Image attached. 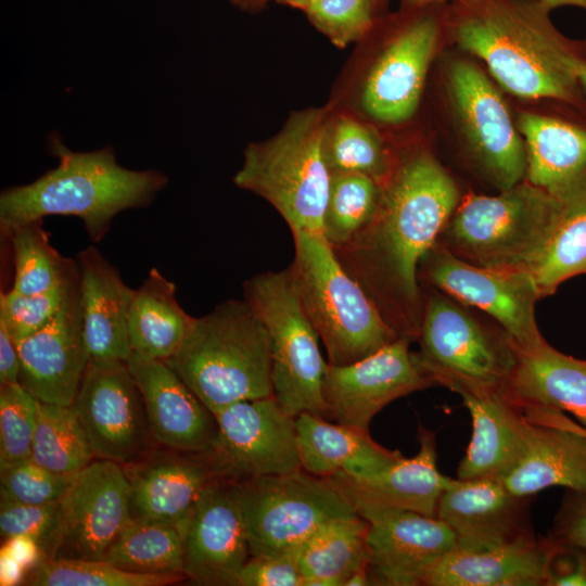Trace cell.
Masks as SVG:
<instances>
[{"mask_svg": "<svg viewBox=\"0 0 586 586\" xmlns=\"http://www.w3.org/2000/svg\"><path fill=\"white\" fill-rule=\"evenodd\" d=\"M459 202L456 182L433 155L421 151L403 156L381 184L368 226L332 247L387 324L411 342L418 340L423 313L419 265Z\"/></svg>", "mask_w": 586, "mask_h": 586, "instance_id": "6da1fadb", "label": "cell"}, {"mask_svg": "<svg viewBox=\"0 0 586 586\" xmlns=\"http://www.w3.org/2000/svg\"><path fill=\"white\" fill-rule=\"evenodd\" d=\"M536 0H456L446 27L501 88L522 99L576 103L581 58Z\"/></svg>", "mask_w": 586, "mask_h": 586, "instance_id": "7a4b0ae2", "label": "cell"}, {"mask_svg": "<svg viewBox=\"0 0 586 586\" xmlns=\"http://www.w3.org/2000/svg\"><path fill=\"white\" fill-rule=\"evenodd\" d=\"M47 151L59 164L34 181L0 194V231L47 216L79 218L89 238L100 242L119 213L149 206L168 183L156 169L122 166L113 146L73 151L59 132L47 137Z\"/></svg>", "mask_w": 586, "mask_h": 586, "instance_id": "3957f363", "label": "cell"}, {"mask_svg": "<svg viewBox=\"0 0 586 586\" xmlns=\"http://www.w3.org/2000/svg\"><path fill=\"white\" fill-rule=\"evenodd\" d=\"M165 362L213 413L240 400L272 395L270 337L244 300L221 302L196 318Z\"/></svg>", "mask_w": 586, "mask_h": 586, "instance_id": "277c9868", "label": "cell"}, {"mask_svg": "<svg viewBox=\"0 0 586 586\" xmlns=\"http://www.w3.org/2000/svg\"><path fill=\"white\" fill-rule=\"evenodd\" d=\"M292 235L289 280L327 351L329 365L355 362L400 337L342 267L322 233L295 231Z\"/></svg>", "mask_w": 586, "mask_h": 586, "instance_id": "5b68a950", "label": "cell"}, {"mask_svg": "<svg viewBox=\"0 0 586 586\" xmlns=\"http://www.w3.org/2000/svg\"><path fill=\"white\" fill-rule=\"evenodd\" d=\"M573 211L523 180L495 195L470 194L460 200L437 243L476 266L527 271Z\"/></svg>", "mask_w": 586, "mask_h": 586, "instance_id": "8992f818", "label": "cell"}, {"mask_svg": "<svg viewBox=\"0 0 586 586\" xmlns=\"http://www.w3.org/2000/svg\"><path fill=\"white\" fill-rule=\"evenodd\" d=\"M423 313L418 358L436 385L458 395H509L518 347L493 319L429 285H421Z\"/></svg>", "mask_w": 586, "mask_h": 586, "instance_id": "52a82bcc", "label": "cell"}, {"mask_svg": "<svg viewBox=\"0 0 586 586\" xmlns=\"http://www.w3.org/2000/svg\"><path fill=\"white\" fill-rule=\"evenodd\" d=\"M326 107L293 112L272 137L251 142L233 183L267 201L291 232L323 230L330 171L322 154Z\"/></svg>", "mask_w": 586, "mask_h": 586, "instance_id": "ba28073f", "label": "cell"}, {"mask_svg": "<svg viewBox=\"0 0 586 586\" xmlns=\"http://www.w3.org/2000/svg\"><path fill=\"white\" fill-rule=\"evenodd\" d=\"M244 301L264 322L271 346L272 396L285 412L327 418L322 385L328 367L319 336L303 311L286 269L243 283Z\"/></svg>", "mask_w": 586, "mask_h": 586, "instance_id": "9c48e42d", "label": "cell"}, {"mask_svg": "<svg viewBox=\"0 0 586 586\" xmlns=\"http://www.w3.org/2000/svg\"><path fill=\"white\" fill-rule=\"evenodd\" d=\"M235 486L251 556L297 553L326 524L358 515L330 479L303 469Z\"/></svg>", "mask_w": 586, "mask_h": 586, "instance_id": "30bf717a", "label": "cell"}, {"mask_svg": "<svg viewBox=\"0 0 586 586\" xmlns=\"http://www.w3.org/2000/svg\"><path fill=\"white\" fill-rule=\"evenodd\" d=\"M441 4V3H438ZM438 4L403 9L384 48L360 85L361 113L380 124L398 125L416 113L447 11Z\"/></svg>", "mask_w": 586, "mask_h": 586, "instance_id": "8fae6325", "label": "cell"}, {"mask_svg": "<svg viewBox=\"0 0 586 586\" xmlns=\"http://www.w3.org/2000/svg\"><path fill=\"white\" fill-rule=\"evenodd\" d=\"M418 278L421 285L435 288L488 316L521 351L532 349L546 341L535 315L540 297L526 271L476 266L436 242L422 258Z\"/></svg>", "mask_w": 586, "mask_h": 586, "instance_id": "7c38bea8", "label": "cell"}, {"mask_svg": "<svg viewBox=\"0 0 586 586\" xmlns=\"http://www.w3.org/2000/svg\"><path fill=\"white\" fill-rule=\"evenodd\" d=\"M71 406L94 459L127 466L152 451L144 402L126 361L89 360Z\"/></svg>", "mask_w": 586, "mask_h": 586, "instance_id": "4fadbf2b", "label": "cell"}, {"mask_svg": "<svg viewBox=\"0 0 586 586\" xmlns=\"http://www.w3.org/2000/svg\"><path fill=\"white\" fill-rule=\"evenodd\" d=\"M214 415L217 434L206 453L221 477L240 482L302 469L296 417L272 395L240 400Z\"/></svg>", "mask_w": 586, "mask_h": 586, "instance_id": "5bb4252c", "label": "cell"}, {"mask_svg": "<svg viewBox=\"0 0 586 586\" xmlns=\"http://www.w3.org/2000/svg\"><path fill=\"white\" fill-rule=\"evenodd\" d=\"M447 88L468 146L487 180L499 191L523 181L524 141L489 78L473 63L460 60L449 67Z\"/></svg>", "mask_w": 586, "mask_h": 586, "instance_id": "9a60e30c", "label": "cell"}, {"mask_svg": "<svg viewBox=\"0 0 586 586\" xmlns=\"http://www.w3.org/2000/svg\"><path fill=\"white\" fill-rule=\"evenodd\" d=\"M59 530L49 559L104 560L131 520L124 466L93 459L59 501Z\"/></svg>", "mask_w": 586, "mask_h": 586, "instance_id": "2e32d148", "label": "cell"}, {"mask_svg": "<svg viewBox=\"0 0 586 586\" xmlns=\"http://www.w3.org/2000/svg\"><path fill=\"white\" fill-rule=\"evenodd\" d=\"M411 343L398 337L355 362L328 364L322 385L327 418L369 431L373 417L393 400L436 386Z\"/></svg>", "mask_w": 586, "mask_h": 586, "instance_id": "e0dca14e", "label": "cell"}, {"mask_svg": "<svg viewBox=\"0 0 586 586\" xmlns=\"http://www.w3.org/2000/svg\"><path fill=\"white\" fill-rule=\"evenodd\" d=\"M16 345L21 362L18 383L39 402L71 406L90 360L82 329L77 262L58 313Z\"/></svg>", "mask_w": 586, "mask_h": 586, "instance_id": "ac0fdd59", "label": "cell"}, {"mask_svg": "<svg viewBox=\"0 0 586 586\" xmlns=\"http://www.w3.org/2000/svg\"><path fill=\"white\" fill-rule=\"evenodd\" d=\"M251 557L235 482L217 479L198 500L183 530V573L195 585L238 586Z\"/></svg>", "mask_w": 586, "mask_h": 586, "instance_id": "d6986e66", "label": "cell"}, {"mask_svg": "<svg viewBox=\"0 0 586 586\" xmlns=\"http://www.w3.org/2000/svg\"><path fill=\"white\" fill-rule=\"evenodd\" d=\"M362 518L369 523L368 566L377 585H424L432 570L457 547L454 532L436 517L381 510Z\"/></svg>", "mask_w": 586, "mask_h": 586, "instance_id": "ffe728a7", "label": "cell"}, {"mask_svg": "<svg viewBox=\"0 0 586 586\" xmlns=\"http://www.w3.org/2000/svg\"><path fill=\"white\" fill-rule=\"evenodd\" d=\"M170 450H152L124 466L130 485L132 520L184 527L206 487L224 479L206 451Z\"/></svg>", "mask_w": 586, "mask_h": 586, "instance_id": "44dd1931", "label": "cell"}, {"mask_svg": "<svg viewBox=\"0 0 586 586\" xmlns=\"http://www.w3.org/2000/svg\"><path fill=\"white\" fill-rule=\"evenodd\" d=\"M530 497L512 494L496 477L450 479L436 518L455 534L457 547L479 550L534 533L528 518Z\"/></svg>", "mask_w": 586, "mask_h": 586, "instance_id": "7402d4cb", "label": "cell"}, {"mask_svg": "<svg viewBox=\"0 0 586 586\" xmlns=\"http://www.w3.org/2000/svg\"><path fill=\"white\" fill-rule=\"evenodd\" d=\"M127 366L142 395L154 442L205 453L217 434L215 415L164 360L131 354Z\"/></svg>", "mask_w": 586, "mask_h": 586, "instance_id": "603a6c76", "label": "cell"}, {"mask_svg": "<svg viewBox=\"0 0 586 586\" xmlns=\"http://www.w3.org/2000/svg\"><path fill=\"white\" fill-rule=\"evenodd\" d=\"M418 442L416 456L403 457L377 474L357 477L339 473L328 479L361 518L381 510L436 517L440 498L451 477L437 469L435 434L420 424Z\"/></svg>", "mask_w": 586, "mask_h": 586, "instance_id": "cb8c5ba5", "label": "cell"}, {"mask_svg": "<svg viewBox=\"0 0 586 586\" xmlns=\"http://www.w3.org/2000/svg\"><path fill=\"white\" fill-rule=\"evenodd\" d=\"M533 422L524 455L502 480L514 495L531 497L560 486L586 494V432L563 416L543 407H522Z\"/></svg>", "mask_w": 586, "mask_h": 586, "instance_id": "d4e9b609", "label": "cell"}, {"mask_svg": "<svg viewBox=\"0 0 586 586\" xmlns=\"http://www.w3.org/2000/svg\"><path fill=\"white\" fill-rule=\"evenodd\" d=\"M76 262L82 329L90 360L126 361L132 354L128 315L135 290L94 246L81 250Z\"/></svg>", "mask_w": 586, "mask_h": 586, "instance_id": "484cf974", "label": "cell"}, {"mask_svg": "<svg viewBox=\"0 0 586 586\" xmlns=\"http://www.w3.org/2000/svg\"><path fill=\"white\" fill-rule=\"evenodd\" d=\"M518 129L526 151L525 180L574 209L586 206V130L534 113H522Z\"/></svg>", "mask_w": 586, "mask_h": 586, "instance_id": "4316f807", "label": "cell"}, {"mask_svg": "<svg viewBox=\"0 0 586 586\" xmlns=\"http://www.w3.org/2000/svg\"><path fill=\"white\" fill-rule=\"evenodd\" d=\"M552 550L534 533L494 547H456L432 570L425 586H546Z\"/></svg>", "mask_w": 586, "mask_h": 586, "instance_id": "83f0119b", "label": "cell"}, {"mask_svg": "<svg viewBox=\"0 0 586 586\" xmlns=\"http://www.w3.org/2000/svg\"><path fill=\"white\" fill-rule=\"evenodd\" d=\"M472 420V436L457 477L504 480L526 449L533 422L509 395L461 396Z\"/></svg>", "mask_w": 586, "mask_h": 586, "instance_id": "f1b7e54d", "label": "cell"}, {"mask_svg": "<svg viewBox=\"0 0 586 586\" xmlns=\"http://www.w3.org/2000/svg\"><path fill=\"white\" fill-rule=\"evenodd\" d=\"M296 432L302 469L320 477L370 476L403 458L398 450L377 443L369 431L309 412L296 417Z\"/></svg>", "mask_w": 586, "mask_h": 586, "instance_id": "f546056e", "label": "cell"}, {"mask_svg": "<svg viewBox=\"0 0 586 586\" xmlns=\"http://www.w3.org/2000/svg\"><path fill=\"white\" fill-rule=\"evenodd\" d=\"M509 396L521 407L568 411L586 432V359L561 353L547 341L532 349L518 348Z\"/></svg>", "mask_w": 586, "mask_h": 586, "instance_id": "4dcf8cb0", "label": "cell"}, {"mask_svg": "<svg viewBox=\"0 0 586 586\" xmlns=\"http://www.w3.org/2000/svg\"><path fill=\"white\" fill-rule=\"evenodd\" d=\"M196 318L176 297V285L152 268L135 290L128 315L133 354L158 360L171 357L182 345Z\"/></svg>", "mask_w": 586, "mask_h": 586, "instance_id": "1f68e13d", "label": "cell"}, {"mask_svg": "<svg viewBox=\"0 0 586 586\" xmlns=\"http://www.w3.org/2000/svg\"><path fill=\"white\" fill-rule=\"evenodd\" d=\"M369 523L356 515L322 526L298 550L304 586H344L358 569L368 565Z\"/></svg>", "mask_w": 586, "mask_h": 586, "instance_id": "d6a6232c", "label": "cell"}, {"mask_svg": "<svg viewBox=\"0 0 586 586\" xmlns=\"http://www.w3.org/2000/svg\"><path fill=\"white\" fill-rule=\"evenodd\" d=\"M322 154L330 174L354 173L382 184L394 161L373 126L354 113L329 110L322 135Z\"/></svg>", "mask_w": 586, "mask_h": 586, "instance_id": "836d02e7", "label": "cell"}, {"mask_svg": "<svg viewBox=\"0 0 586 586\" xmlns=\"http://www.w3.org/2000/svg\"><path fill=\"white\" fill-rule=\"evenodd\" d=\"M183 526L130 520L104 561L139 574L183 573Z\"/></svg>", "mask_w": 586, "mask_h": 586, "instance_id": "e575fe53", "label": "cell"}, {"mask_svg": "<svg viewBox=\"0 0 586 586\" xmlns=\"http://www.w3.org/2000/svg\"><path fill=\"white\" fill-rule=\"evenodd\" d=\"M30 459L67 474L79 472L94 459L72 406L38 403Z\"/></svg>", "mask_w": 586, "mask_h": 586, "instance_id": "d590c367", "label": "cell"}, {"mask_svg": "<svg viewBox=\"0 0 586 586\" xmlns=\"http://www.w3.org/2000/svg\"><path fill=\"white\" fill-rule=\"evenodd\" d=\"M4 237L12 247V291L22 294L40 293L65 281L75 258L63 257L52 246L43 219L16 226Z\"/></svg>", "mask_w": 586, "mask_h": 586, "instance_id": "8d00e7d4", "label": "cell"}, {"mask_svg": "<svg viewBox=\"0 0 586 586\" xmlns=\"http://www.w3.org/2000/svg\"><path fill=\"white\" fill-rule=\"evenodd\" d=\"M381 184L354 173L330 175L322 234L332 247L349 242L375 214Z\"/></svg>", "mask_w": 586, "mask_h": 586, "instance_id": "74e56055", "label": "cell"}, {"mask_svg": "<svg viewBox=\"0 0 586 586\" xmlns=\"http://www.w3.org/2000/svg\"><path fill=\"white\" fill-rule=\"evenodd\" d=\"M540 300L568 279L586 275V206L569 213L530 266Z\"/></svg>", "mask_w": 586, "mask_h": 586, "instance_id": "f35d334b", "label": "cell"}, {"mask_svg": "<svg viewBox=\"0 0 586 586\" xmlns=\"http://www.w3.org/2000/svg\"><path fill=\"white\" fill-rule=\"evenodd\" d=\"M187 579L184 574H139L104 561L47 559L29 570L24 585L30 586H164Z\"/></svg>", "mask_w": 586, "mask_h": 586, "instance_id": "ab89813d", "label": "cell"}, {"mask_svg": "<svg viewBox=\"0 0 586 586\" xmlns=\"http://www.w3.org/2000/svg\"><path fill=\"white\" fill-rule=\"evenodd\" d=\"M38 403L20 383L0 384V471L30 459Z\"/></svg>", "mask_w": 586, "mask_h": 586, "instance_id": "60d3db41", "label": "cell"}, {"mask_svg": "<svg viewBox=\"0 0 586 586\" xmlns=\"http://www.w3.org/2000/svg\"><path fill=\"white\" fill-rule=\"evenodd\" d=\"M303 12L337 48L364 39L375 24L373 0H315Z\"/></svg>", "mask_w": 586, "mask_h": 586, "instance_id": "b9f144b4", "label": "cell"}, {"mask_svg": "<svg viewBox=\"0 0 586 586\" xmlns=\"http://www.w3.org/2000/svg\"><path fill=\"white\" fill-rule=\"evenodd\" d=\"M75 263L65 281L47 291L22 294L10 290L0 294V322L7 327L15 342L41 329L58 313Z\"/></svg>", "mask_w": 586, "mask_h": 586, "instance_id": "7bdbcfd3", "label": "cell"}, {"mask_svg": "<svg viewBox=\"0 0 586 586\" xmlns=\"http://www.w3.org/2000/svg\"><path fill=\"white\" fill-rule=\"evenodd\" d=\"M0 472V498L27 505L60 501L76 475L48 470L31 459Z\"/></svg>", "mask_w": 586, "mask_h": 586, "instance_id": "ee69618b", "label": "cell"}, {"mask_svg": "<svg viewBox=\"0 0 586 586\" xmlns=\"http://www.w3.org/2000/svg\"><path fill=\"white\" fill-rule=\"evenodd\" d=\"M59 501L27 505L0 498L1 538L29 536L38 542L49 559L59 530Z\"/></svg>", "mask_w": 586, "mask_h": 586, "instance_id": "f6af8a7d", "label": "cell"}, {"mask_svg": "<svg viewBox=\"0 0 586 586\" xmlns=\"http://www.w3.org/2000/svg\"><path fill=\"white\" fill-rule=\"evenodd\" d=\"M238 586H304L297 553L251 556Z\"/></svg>", "mask_w": 586, "mask_h": 586, "instance_id": "bcb514c9", "label": "cell"}, {"mask_svg": "<svg viewBox=\"0 0 586 586\" xmlns=\"http://www.w3.org/2000/svg\"><path fill=\"white\" fill-rule=\"evenodd\" d=\"M548 537L559 544L586 549V494L571 492L565 497Z\"/></svg>", "mask_w": 586, "mask_h": 586, "instance_id": "7dc6e473", "label": "cell"}, {"mask_svg": "<svg viewBox=\"0 0 586 586\" xmlns=\"http://www.w3.org/2000/svg\"><path fill=\"white\" fill-rule=\"evenodd\" d=\"M549 539L552 550L546 586H586V549Z\"/></svg>", "mask_w": 586, "mask_h": 586, "instance_id": "c3c4849f", "label": "cell"}, {"mask_svg": "<svg viewBox=\"0 0 586 586\" xmlns=\"http://www.w3.org/2000/svg\"><path fill=\"white\" fill-rule=\"evenodd\" d=\"M1 550L16 560L27 572L47 560L38 542L25 535L4 539Z\"/></svg>", "mask_w": 586, "mask_h": 586, "instance_id": "681fc988", "label": "cell"}, {"mask_svg": "<svg viewBox=\"0 0 586 586\" xmlns=\"http://www.w3.org/2000/svg\"><path fill=\"white\" fill-rule=\"evenodd\" d=\"M20 368L16 342L0 322V384L18 383Z\"/></svg>", "mask_w": 586, "mask_h": 586, "instance_id": "f907efd6", "label": "cell"}, {"mask_svg": "<svg viewBox=\"0 0 586 586\" xmlns=\"http://www.w3.org/2000/svg\"><path fill=\"white\" fill-rule=\"evenodd\" d=\"M27 571L12 557L0 550V584L15 586L23 584Z\"/></svg>", "mask_w": 586, "mask_h": 586, "instance_id": "816d5d0a", "label": "cell"}, {"mask_svg": "<svg viewBox=\"0 0 586 586\" xmlns=\"http://www.w3.org/2000/svg\"><path fill=\"white\" fill-rule=\"evenodd\" d=\"M377 585L368 565L355 571L344 583V586H370Z\"/></svg>", "mask_w": 586, "mask_h": 586, "instance_id": "f5cc1de1", "label": "cell"}, {"mask_svg": "<svg viewBox=\"0 0 586 586\" xmlns=\"http://www.w3.org/2000/svg\"><path fill=\"white\" fill-rule=\"evenodd\" d=\"M270 1L272 0H230L238 9L250 13L258 12Z\"/></svg>", "mask_w": 586, "mask_h": 586, "instance_id": "db71d44e", "label": "cell"}, {"mask_svg": "<svg viewBox=\"0 0 586 586\" xmlns=\"http://www.w3.org/2000/svg\"><path fill=\"white\" fill-rule=\"evenodd\" d=\"M548 9L552 10L553 8L572 5L578 7L586 10V0H536Z\"/></svg>", "mask_w": 586, "mask_h": 586, "instance_id": "11a10c76", "label": "cell"}, {"mask_svg": "<svg viewBox=\"0 0 586 586\" xmlns=\"http://www.w3.org/2000/svg\"><path fill=\"white\" fill-rule=\"evenodd\" d=\"M446 0H402V9H418L431 4H438ZM456 1V0H455Z\"/></svg>", "mask_w": 586, "mask_h": 586, "instance_id": "9f6ffc18", "label": "cell"}, {"mask_svg": "<svg viewBox=\"0 0 586 586\" xmlns=\"http://www.w3.org/2000/svg\"><path fill=\"white\" fill-rule=\"evenodd\" d=\"M272 1L281 5H286V7L303 11L308 4H310L315 0H272Z\"/></svg>", "mask_w": 586, "mask_h": 586, "instance_id": "6f0895ef", "label": "cell"}, {"mask_svg": "<svg viewBox=\"0 0 586 586\" xmlns=\"http://www.w3.org/2000/svg\"><path fill=\"white\" fill-rule=\"evenodd\" d=\"M577 78H578V84H579L581 89L586 94V60H583L581 62V65L577 71Z\"/></svg>", "mask_w": 586, "mask_h": 586, "instance_id": "680465c9", "label": "cell"}, {"mask_svg": "<svg viewBox=\"0 0 586 586\" xmlns=\"http://www.w3.org/2000/svg\"><path fill=\"white\" fill-rule=\"evenodd\" d=\"M386 2L387 0H373L375 14L379 10H381L386 4Z\"/></svg>", "mask_w": 586, "mask_h": 586, "instance_id": "91938a15", "label": "cell"}]
</instances>
